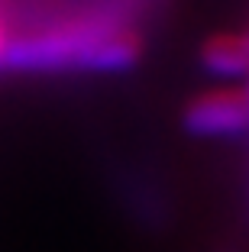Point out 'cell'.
I'll return each mask as SVG.
<instances>
[{"mask_svg": "<svg viewBox=\"0 0 249 252\" xmlns=\"http://www.w3.org/2000/svg\"><path fill=\"white\" fill-rule=\"evenodd\" d=\"M146 52L140 23L113 10H62L10 32L7 71L107 74L126 71Z\"/></svg>", "mask_w": 249, "mask_h": 252, "instance_id": "obj_1", "label": "cell"}, {"mask_svg": "<svg viewBox=\"0 0 249 252\" xmlns=\"http://www.w3.org/2000/svg\"><path fill=\"white\" fill-rule=\"evenodd\" d=\"M181 126L207 139L249 136V97L243 88H207L181 107Z\"/></svg>", "mask_w": 249, "mask_h": 252, "instance_id": "obj_2", "label": "cell"}, {"mask_svg": "<svg viewBox=\"0 0 249 252\" xmlns=\"http://www.w3.org/2000/svg\"><path fill=\"white\" fill-rule=\"evenodd\" d=\"M201 68L213 78H249V26L213 32L201 42Z\"/></svg>", "mask_w": 249, "mask_h": 252, "instance_id": "obj_3", "label": "cell"}, {"mask_svg": "<svg viewBox=\"0 0 249 252\" xmlns=\"http://www.w3.org/2000/svg\"><path fill=\"white\" fill-rule=\"evenodd\" d=\"M10 32H13V26H10V16H7V10L0 7V71H7V49H10Z\"/></svg>", "mask_w": 249, "mask_h": 252, "instance_id": "obj_4", "label": "cell"}, {"mask_svg": "<svg viewBox=\"0 0 249 252\" xmlns=\"http://www.w3.org/2000/svg\"><path fill=\"white\" fill-rule=\"evenodd\" d=\"M243 94H246V97H249V78H246V88H243Z\"/></svg>", "mask_w": 249, "mask_h": 252, "instance_id": "obj_5", "label": "cell"}, {"mask_svg": "<svg viewBox=\"0 0 249 252\" xmlns=\"http://www.w3.org/2000/svg\"><path fill=\"white\" fill-rule=\"evenodd\" d=\"M223 252H233V249H223Z\"/></svg>", "mask_w": 249, "mask_h": 252, "instance_id": "obj_6", "label": "cell"}]
</instances>
